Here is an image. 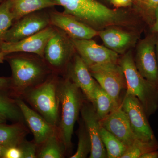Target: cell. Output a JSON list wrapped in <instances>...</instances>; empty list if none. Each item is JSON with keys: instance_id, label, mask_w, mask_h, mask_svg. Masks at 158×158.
Here are the masks:
<instances>
[{"instance_id": "obj_1", "label": "cell", "mask_w": 158, "mask_h": 158, "mask_svg": "<svg viewBox=\"0 0 158 158\" xmlns=\"http://www.w3.org/2000/svg\"><path fill=\"white\" fill-rule=\"evenodd\" d=\"M64 9V13L98 30L109 26H123L127 22L126 14L109 9L96 0H52Z\"/></svg>"}, {"instance_id": "obj_2", "label": "cell", "mask_w": 158, "mask_h": 158, "mask_svg": "<svg viewBox=\"0 0 158 158\" xmlns=\"http://www.w3.org/2000/svg\"><path fill=\"white\" fill-rule=\"evenodd\" d=\"M58 91L61 116L57 128L66 151L70 152L74 127L85 97L81 90L67 77L59 80Z\"/></svg>"}, {"instance_id": "obj_3", "label": "cell", "mask_w": 158, "mask_h": 158, "mask_svg": "<svg viewBox=\"0 0 158 158\" xmlns=\"http://www.w3.org/2000/svg\"><path fill=\"white\" fill-rule=\"evenodd\" d=\"M9 61L11 82L22 93L44 82L52 71L44 59L33 54L23 53L11 57Z\"/></svg>"}, {"instance_id": "obj_4", "label": "cell", "mask_w": 158, "mask_h": 158, "mask_svg": "<svg viewBox=\"0 0 158 158\" xmlns=\"http://www.w3.org/2000/svg\"><path fill=\"white\" fill-rule=\"evenodd\" d=\"M118 63L126 79V93L131 94L138 98L149 118L158 109V85L153 84L142 76L136 68L131 51L123 54L119 58Z\"/></svg>"}, {"instance_id": "obj_5", "label": "cell", "mask_w": 158, "mask_h": 158, "mask_svg": "<svg viewBox=\"0 0 158 158\" xmlns=\"http://www.w3.org/2000/svg\"><path fill=\"white\" fill-rule=\"evenodd\" d=\"M56 77H49L40 85L24 92L27 101L46 121L56 127L59 125L60 107Z\"/></svg>"}, {"instance_id": "obj_6", "label": "cell", "mask_w": 158, "mask_h": 158, "mask_svg": "<svg viewBox=\"0 0 158 158\" xmlns=\"http://www.w3.org/2000/svg\"><path fill=\"white\" fill-rule=\"evenodd\" d=\"M88 68L99 85L119 106L123 98V93L126 92L127 84L118 62L94 65Z\"/></svg>"}, {"instance_id": "obj_7", "label": "cell", "mask_w": 158, "mask_h": 158, "mask_svg": "<svg viewBox=\"0 0 158 158\" xmlns=\"http://www.w3.org/2000/svg\"><path fill=\"white\" fill-rule=\"evenodd\" d=\"M75 51L70 37L56 28L44 49V59L52 70H65Z\"/></svg>"}, {"instance_id": "obj_8", "label": "cell", "mask_w": 158, "mask_h": 158, "mask_svg": "<svg viewBox=\"0 0 158 158\" xmlns=\"http://www.w3.org/2000/svg\"><path fill=\"white\" fill-rule=\"evenodd\" d=\"M44 10L27 15L15 22L4 36L3 42H18L51 25L49 12Z\"/></svg>"}, {"instance_id": "obj_9", "label": "cell", "mask_w": 158, "mask_h": 158, "mask_svg": "<svg viewBox=\"0 0 158 158\" xmlns=\"http://www.w3.org/2000/svg\"><path fill=\"white\" fill-rule=\"evenodd\" d=\"M120 106L127 116L137 139L145 141L156 139L143 106L137 97L126 93Z\"/></svg>"}, {"instance_id": "obj_10", "label": "cell", "mask_w": 158, "mask_h": 158, "mask_svg": "<svg viewBox=\"0 0 158 158\" xmlns=\"http://www.w3.org/2000/svg\"><path fill=\"white\" fill-rule=\"evenodd\" d=\"M157 36L148 35L138 43L135 65L142 76L153 84L158 85V66L156 52Z\"/></svg>"}, {"instance_id": "obj_11", "label": "cell", "mask_w": 158, "mask_h": 158, "mask_svg": "<svg viewBox=\"0 0 158 158\" xmlns=\"http://www.w3.org/2000/svg\"><path fill=\"white\" fill-rule=\"evenodd\" d=\"M71 39L76 51L88 68L118 62L120 58L118 54L106 47L99 45L92 39Z\"/></svg>"}, {"instance_id": "obj_12", "label": "cell", "mask_w": 158, "mask_h": 158, "mask_svg": "<svg viewBox=\"0 0 158 158\" xmlns=\"http://www.w3.org/2000/svg\"><path fill=\"white\" fill-rule=\"evenodd\" d=\"M56 30V27L50 25L37 34L18 42H3L0 45V51L6 52L9 55L15 52L33 54L44 59V49Z\"/></svg>"}, {"instance_id": "obj_13", "label": "cell", "mask_w": 158, "mask_h": 158, "mask_svg": "<svg viewBox=\"0 0 158 158\" xmlns=\"http://www.w3.org/2000/svg\"><path fill=\"white\" fill-rule=\"evenodd\" d=\"M66 76L82 91L85 98L93 102L94 93L98 82L94 78L88 66L78 54H75L69 63Z\"/></svg>"}, {"instance_id": "obj_14", "label": "cell", "mask_w": 158, "mask_h": 158, "mask_svg": "<svg viewBox=\"0 0 158 158\" xmlns=\"http://www.w3.org/2000/svg\"><path fill=\"white\" fill-rule=\"evenodd\" d=\"M51 25L62 30L71 39H92L98 31L75 18L56 11H50Z\"/></svg>"}, {"instance_id": "obj_15", "label": "cell", "mask_w": 158, "mask_h": 158, "mask_svg": "<svg viewBox=\"0 0 158 158\" xmlns=\"http://www.w3.org/2000/svg\"><path fill=\"white\" fill-rule=\"evenodd\" d=\"M81 119L91 139L92 148L89 158H107L100 136V120L92 103L85 98L81 110Z\"/></svg>"}, {"instance_id": "obj_16", "label": "cell", "mask_w": 158, "mask_h": 158, "mask_svg": "<svg viewBox=\"0 0 158 158\" xmlns=\"http://www.w3.org/2000/svg\"><path fill=\"white\" fill-rule=\"evenodd\" d=\"M100 123L102 127L113 134L127 148L137 139L131 128L127 116L121 106L100 121Z\"/></svg>"}, {"instance_id": "obj_17", "label": "cell", "mask_w": 158, "mask_h": 158, "mask_svg": "<svg viewBox=\"0 0 158 158\" xmlns=\"http://www.w3.org/2000/svg\"><path fill=\"white\" fill-rule=\"evenodd\" d=\"M28 126L34 137V142L38 145L45 140L58 130L46 121L40 114L28 106L23 101L17 99L15 101Z\"/></svg>"}, {"instance_id": "obj_18", "label": "cell", "mask_w": 158, "mask_h": 158, "mask_svg": "<svg viewBox=\"0 0 158 158\" xmlns=\"http://www.w3.org/2000/svg\"><path fill=\"white\" fill-rule=\"evenodd\" d=\"M98 36L106 47L118 55L125 53L136 40L133 34L115 28L99 31Z\"/></svg>"}, {"instance_id": "obj_19", "label": "cell", "mask_w": 158, "mask_h": 158, "mask_svg": "<svg viewBox=\"0 0 158 158\" xmlns=\"http://www.w3.org/2000/svg\"><path fill=\"white\" fill-rule=\"evenodd\" d=\"M28 133L21 123L10 125L0 123V144L6 148L18 147L25 140Z\"/></svg>"}, {"instance_id": "obj_20", "label": "cell", "mask_w": 158, "mask_h": 158, "mask_svg": "<svg viewBox=\"0 0 158 158\" xmlns=\"http://www.w3.org/2000/svg\"><path fill=\"white\" fill-rule=\"evenodd\" d=\"M56 6L52 0H11V10L15 22L27 15Z\"/></svg>"}, {"instance_id": "obj_21", "label": "cell", "mask_w": 158, "mask_h": 158, "mask_svg": "<svg viewBox=\"0 0 158 158\" xmlns=\"http://www.w3.org/2000/svg\"><path fill=\"white\" fill-rule=\"evenodd\" d=\"M92 104L95 108L97 115L100 121L104 119L115 109L119 107L98 83L94 89Z\"/></svg>"}, {"instance_id": "obj_22", "label": "cell", "mask_w": 158, "mask_h": 158, "mask_svg": "<svg viewBox=\"0 0 158 158\" xmlns=\"http://www.w3.org/2000/svg\"><path fill=\"white\" fill-rule=\"evenodd\" d=\"M40 145L42 146L39 152H37V158H64L67 152L65 145L59 136L58 130Z\"/></svg>"}, {"instance_id": "obj_23", "label": "cell", "mask_w": 158, "mask_h": 158, "mask_svg": "<svg viewBox=\"0 0 158 158\" xmlns=\"http://www.w3.org/2000/svg\"><path fill=\"white\" fill-rule=\"evenodd\" d=\"M100 136L108 158H121L127 147L101 126Z\"/></svg>"}, {"instance_id": "obj_24", "label": "cell", "mask_w": 158, "mask_h": 158, "mask_svg": "<svg viewBox=\"0 0 158 158\" xmlns=\"http://www.w3.org/2000/svg\"><path fill=\"white\" fill-rule=\"evenodd\" d=\"M158 150L156 139L145 141L136 139L131 146L127 148L121 158H140L144 153Z\"/></svg>"}, {"instance_id": "obj_25", "label": "cell", "mask_w": 158, "mask_h": 158, "mask_svg": "<svg viewBox=\"0 0 158 158\" xmlns=\"http://www.w3.org/2000/svg\"><path fill=\"white\" fill-rule=\"evenodd\" d=\"M78 143L75 153L70 157V158H86L91 152L92 144L91 139L87 129L82 119L79 122L78 130Z\"/></svg>"}, {"instance_id": "obj_26", "label": "cell", "mask_w": 158, "mask_h": 158, "mask_svg": "<svg viewBox=\"0 0 158 158\" xmlns=\"http://www.w3.org/2000/svg\"><path fill=\"white\" fill-rule=\"evenodd\" d=\"M11 7V0L4 1L0 4V45L3 42L6 32L14 22Z\"/></svg>"}, {"instance_id": "obj_27", "label": "cell", "mask_w": 158, "mask_h": 158, "mask_svg": "<svg viewBox=\"0 0 158 158\" xmlns=\"http://www.w3.org/2000/svg\"><path fill=\"white\" fill-rule=\"evenodd\" d=\"M0 113L7 119L21 121L23 116L16 102L8 97L0 93Z\"/></svg>"}, {"instance_id": "obj_28", "label": "cell", "mask_w": 158, "mask_h": 158, "mask_svg": "<svg viewBox=\"0 0 158 158\" xmlns=\"http://www.w3.org/2000/svg\"><path fill=\"white\" fill-rule=\"evenodd\" d=\"M37 145L35 142L25 140L18 146L22 153V158H37Z\"/></svg>"}, {"instance_id": "obj_29", "label": "cell", "mask_w": 158, "mask_h": 158, "mask_svg": "<svg viewBox=\"0 0 158 158\" xmlns=\"http://www.w3.org/2000/svg\"><path fill=\"white\" fill-rule=\"evenodd\" d=\"M144 9L148 16H152L155 18V12L158 6V0H142Z\"/></svg>"}, {"instance_id": "obj_30", "label": "cell", "mask_w": 158, "mask_h": 158, "mask_svg": "<svg viewBox=\"0 0 158 158\" xmlns=\"http://www.w3.org/2000/svg\"><path fill=\"white\" fill-rule=\"evenodd\" d=\"M4 158H22V153L17 146L6 148Z\"/></svg>"}, {"instance_id": "obj_31", "label": "cell", "mask_w": 158, "mask_h": 158, "mask_svg": "<svg viewBox=\"0 0 158 158\" xmlns=\"http://www.w3.org/2000/svg\"><path fill=\"white\" fill-rule=\"evenodd\" d=\"M135 0H110L111 3L116 8L127 7L131 5Z\"/></svg>"}, {"instance_id": "obj_32", "label": "cell", "mask_w": 158, "mask_h": 158, "mask_svg": "<svg viewBox=\"0 0 158 158\" xmlns=\"http://www.w3.org/2000/svg\"><path fill=\"white\" fill-rule=\"evenodd\" d=\"M11 79L4 77H0V90H4L10 87Z\"/></svg>"}, {"instance_id": "obj_33", "label": "cell", "mask_w": 158, "mask_h": 158, "mask_svg": "<svg viewBox=\"0 0 158 158\" xmlns=\"http://www.w3.org/2000/svg\"><path fill=\"white\" fill-rule=\"evenodd\" d=\"M140 158H158V150L144 153L141 156Z\"/></svg>"}, {"instance_id": "obj_34", "label": "cell", "mask_w": 158, "mask_h": 158, "mask_svg": "<svg viewBox=\"0 0 158 158\" xmlns=\"http://www.w3.org/2000/svg\"><path fill=\"white\" fill-rule=\"evenodd\" d=\"M152 31L153 33H158V6L155 12V22L153 24Z\"/></svg>"}, {"instance_id": "obj_35", "label": "cell", "mask_w": 158, "mask_h": 158, "mask_svg": "<svg viewBox=\"0 0 158 158\" xmlns=\"http://www.w3.org/2000/svg\"><path fill=\"white\" fill-rule=\"evenodd\" d=\"M9 55L8 53L3 51H0V63H3L4 62V59Z\"/></svg>"}, {"instance_id": "obj_36", "label": "cell", "mask_w": 158, "mask_h": 158, "mask_svg": "<svg viewBox=\"0 0 158 158\" xmlns=\"http://www.w3.org/2000/svg\"><path fill=\"white\" fill-rule=\"evenodd\" d=\"M6 148L0 144V158H4Z\"/></svg>"}, {"instance_id": "obj_37", "label": "cell", "mask_w": 158, "mask_h": 158, "mask_svg": "<svg viewBox=\"0 0 158 158\" xmlns=\"http://www.w3.org/2000/svg\"><path fill=\"white\" fill-rule=\"evenodd\" d=\"M7 119V118L4 115L0 113V123H5Z\"/></svg>"}, {"instance_id": "obj_38", "label": "cell", "mask_w": 158, "mask_h": 158, "mask_svg": "<svg viewBox=\"0 0 158 158\" xmlns=\"http://www.w3.org/2000/svg\"><path fill=\"white\" fill-rule=\"evenodd\" d=\"M156 56L157 61V64L158 66V36H157L156 43Z\"/></svg>"}, {"instance_id": "obj_39", "label": "cell", "mask_w": 158, "mask_h": 158, "mask_svg": "<svg viewBox=\"0 0 158 158\" xmlns=\"http://www.w3.org/2000/svg\"><path fill=\"white\" fill-rule=\"evenodd\" d=\"M6 1H7V0H0V2H2Z\"/></svg>"}]
</instances>
